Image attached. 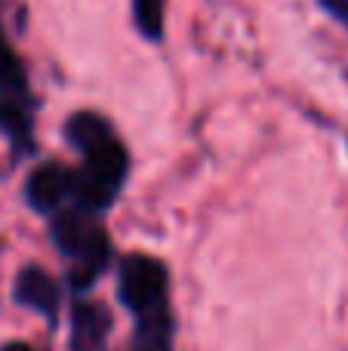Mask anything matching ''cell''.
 I'll use <instances>...</instances> for the list:
<instances>
[{
    "label": "cell",
    "mask_w": 348,
    "mask_h": 351,
    "mask_svg": "<svg viewBox=\"0 0 348 351\" xmlns=\"http://www.w3.org/2000/svg\"><path fill=\"white\" fill-rule=\"evenodd\" d=\"M84 154H86L84 167L74 173V182H71V197L77 206L96 213V210H105L117 197L129 160H127V148L114 136H108L105 142H99L96 148H90Z\"/></svg>",
    "instance_id": "6da1fadb"
},
{
    "label": "cell",
    "mask_w": 348,
    "mask_h": 351,
    "mask_svg": "<svg viewBox=\"0 0 348 351\" xmlns=\"http://www.w3.org/2000/svg\"><path fill=\"white\" fill-rule=\"evenodd\" d=\"M16 302L28 305V308L40 311V315H53L59 305V287L43 268L31 265L25 271H18L16 278Z\"/></svg>",
    "instance_id": "8992f818"
},
{
    "label": "cell",
    "mask_w": 348,
    "mask_h": 351,
    "mask_svg": "<svg viewBox=\"0 0 348 351\" xmlns=\"http://www.w3.org/2000/svg\"><path fill=\"white\" fill-rule=\"evenodd\" d=\"M68 139H71V145H77L80 152H90V148H96L99 142H105L111 136V127L105 123V117L92 114V111H84V114H74L71 121H68Z\"/></svg>",
    "instance_id": "ba28073f"
},
{
    "label": "cell",
    "mask_w": 348,
    "mask_h": 351,
    "mask_svg": "<svg viewBox=\"0 0 348 351\" xmlns=\"http://www.w3.org/2000/svg\"><path fill=\"white\" fill-rule=\"evenodd\" d=\"M321 6H324L330 16H336L343 25H348V0H318Z\"/></svg>",
    "instance_id": "7c38bea8"
},
{
    "label": "cell",
    "mask_w": 348,
    "mask_h": 351,
    "mask_svg": "<svg viewBox=\"0 0 348 351\" xmlns=\"http://www.w3.org/2000/svg\"><path fill=\"white\" fill-rule=\"evenodd\" d=\"M71 182H74V173H68L65 167L59 164H43L37 167L34 173L28 176V204L34 206L37 213H55L65 197H71Z\"/></svg>",
    "instance_id": "277c9868"
},
{
    "label": "cell",
    "mask_w": 348,
    "mask_h": 351,
    "mask_svg": "<svg viewBox=\"0 0 348 351\" xmlns=\"http://www.w3.org/2000/svg\"><path fill=\"white\" fill-rule=\"evenodd\" d=\"M108 256H111L108 237H105L102 228H96L90 241H86L80 250H74V253H71V268H68V280H71V287L86 290V287H90L92 280L105 271Z\"/></svg>",
    "instance_id": "5b68a950"
},
{
    "label": "cell",
    "mask_w": 348,
    "mask_h": 351,
    "mask_svg": "<svg viewBox=\"0 0 348 351\" xmlns=\"http://www.w3.org/2000/svg\"><path fill=\"white\" fill-rule=\"evenodd\" d=\"M111 311L102 302H77L71 311V351H105Z\"/></svg>",
    "instance_id": "3957f363"
},
{
    "label": "cell",
    "mask_w": 348,
    "mask_h": 351,
    "mask_svg": "<svg viewBox=\"0 0 348 351\" xmlns=\"http://www.w3.org/2000/svg\"><path fill=\"white\" fill-rule=\"evenodd\" d=\"M96 228L99 225L92 222L90 210H84V206L62 210L59 216H55V222H53V241L59 243V250H65V253L71 256L74 250H80L86 241H90Z\"/></svg>",
    "instance_id": "52a82bcc"
},
{
    "label": "cell",
    "mask_w": 348,
    "mask_h": 351,
    "mask_svg": "<svg viewBox=\"0 0 348 351\" xmlns=\"http://www.w3.org/2000/svg\"><path fill=\"white\" fill-rule=\"evenodd\" d=\"M133 16L148 40H160V34H164V0H133Z\"/></svg>",
    "instance_id": "9c48e42d"
},
{
    "label": "cell",
    "mask_w": 348,
    "mask_h": 351,
    "mask_svg": "<svg viewBox=\"0 0 348 351\" xmlns=\"http://www.w3.org/2000/svg\"><path fill=\"white\" fill-rule=\"evenodd\" d=\"M0 121H3V127L10 130L12 136H25V133H28V117H25V111L18 108V105H12V102L0 105Z\"/></svg>",
    "instance_id": "8fae6325"
},
{
    "label": "cell",
    "mask_w": 348,
    "mask_h": 351,
    "mask_svg": "<svg viewBox=\"0 0 348 351\" xmlns=\"http://www.w3.org/2000/svg\"><path fill=\"white\" fill-rule=\"evenodd\" d=\"M166 265L154 256L145 253H133L123 259L121 265V284H117V293H121L123 305L136 311V315H145L151 308H160L166 299Z\"/></svg>",
    "instance_id": "7a4b0ae2"
},
{
    "label": "cell",
    "mask_w": 348,
    "mask_h": 351,
    "mask_svg": "<svg viewBox=\"0 0 348 351\" xmlns=\"http://www.w3.org/2000/svg\"><path fill=\"white\" fill-rule=\"evenodd\" d=\"M0 351H34L31 346H25V342H10V346H3Z\"/></svg>",
    "instance_id": "4fadbf2b"
},
{
    "label": "cell",
    "mask_w": 348,
    "mask_h": 351,
    "mask_svg": "<svg viewBox=\"0 0 348 351\" xmlns=\"http://www.w3.org/2000/svg\"><path fill=\"white\" fill-rule=\"evenodd\" d=\"M0 86H3V90H22V86H25L22 62H18L16 53L10 49L3 31H0Z\"/></svg>",
    "instance_id": "30bf717a"
}]
</instances>
